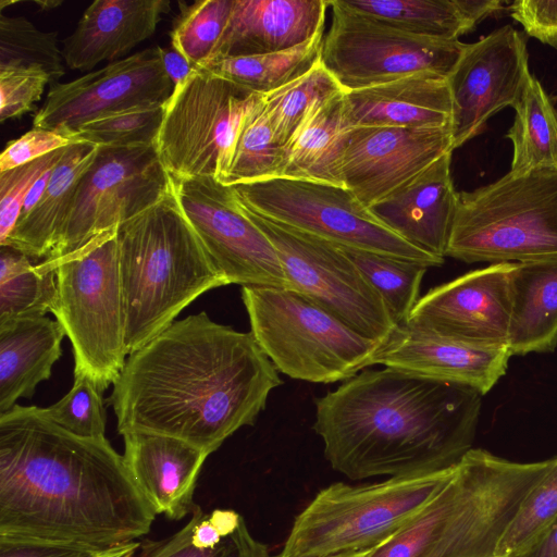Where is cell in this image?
<instances>
[{
    "mask_svg": "<svg viewBox=\"0 0 557 557\" xmlns=\"http://www.w3.org/2000/svg\"><path fill=\"white\" fill-rule=\"evenodd\" d=\"M64 336L60 323L46 315L0 322V414L51 376Z\"/></svg>",
    "mask_w": 557,
    "mask_h": 557,
    "instance_id": "obj_27",
    "label": "cell"
},
{
    "mask_svg": "<svg viewBox=\"0 0 557 557\" xmlns=\"http://www.w3.org/2000/svg\"><path fill=\"white\" fill-rule=\"evenodd\" d=\"M76 144L57 129L33 127L17 139L7 144L0 154V172H4L55 150Z\"/></svg>",
    "mask_w": 557,
    "mask_h": 557,
    "instance_id": "obj_46",
    "label": "cell"
},
{
    "mask_svg": "<svg viewBox=\"0 0 557 557\" xmlns=\"http://www.w3.org/2000/svg\"><path fill=\"white\" fill-rule=\"evenodd\" d=\"M187 523L175 533L160 540H145L134 557H225L231 550L233 541L228 536L210 549L198 548L193 543L194 531L206 515L196 505Z\"/></svg>",
    "mask_w": 557,
    "mask_h": 557,
    "instance_id": "obj_45",
    "label": "cell"
},
{
    "mask_svg": "<svg viewBox=\"0 0 557 557\" xmlns=\"http://www.w3.org/2000/svg\"><path fill=\"white\" fill-rule=\"evenodd\" d=\"M508 349L549 352L557 346V257L513 263Z\"/></svg>",
    "mask_w": 557,
    "mask_h": 557,
    "instance_id": "obj_30",
    "label": "cell"
},
{
    "mask_svg": "<svg viewBox=\"0 0 557 557\" xmlns=\"http://www.w3.org/2000/svg\"><path fill=\"white\" fill-rule=\"evenodd\" d=\"M323 33L324 30L287 50L226 57L199 67L207 69L249 91L267 95L299 78L320 62Z\"/></svg>",
    "mask_w": 557,
    "mask_h": 557,
    "instance_id": "obj_32",
    "label": "cell"
},
{
    "mask_svg": "<svg viewBox=\"0 0 557 557\" xmlns=\"http://www.w3.org/2000/svg\"><path fill=\"white\" fill-rule=\"evenodd\" d=\"M510 357L507 348L472 347L406 324L383 343L375 364L463 385L483 396L506 373Z\"/></svg>",
    "mask_w": 557,
    "mask_h": 557,
    "instance_id": "obj_19",
    "label": "cell"
},
{
    "mask_svg": "<svg viewBox=\"0 0 557 557\" xmlns=\"http://www.w3.org/2000/svg\"><path fill=\"white\" fill-rule=\"evenodd\" d=\"M172 182L186 219L228 284L288 288L276 249L232 186L212 177Z\"/></svg>",
    "mask_w": 557,
    "mask_h": 557,
    "instance_id": "obj_14",
    "label": "cell"
},
{
    "mask_svg": "<svg viewBox=\"0 0 557 557\" xmlns=\"http://www.w3.org/2000/svg\"><path fill=\"white\" fill-rule=\"evenodd\" d=\"M263 101L211 71L195 66L173 89L154 141L174 178L212 177L225 185L247 116Z\"/></svg>",
    "mask_w": 557,
    "mask_h": 557,
    "instance_id": "obj_9",
    "label": "cell"
},
{
    "mask_svg": "<svg viewBox=\"0 0 557 557\" xmlns=\"http://www.w3.org/2000/svg\"><path fill=\"white\" fill-rule=\"evenodd\" d=\"M453 151L450 127H352L343 154L342 182L370 208Z\"/></svg>",
    "mask_w": 557,
    "mask_h": 557,
    "instance_id": "obj_18",
    "label": "cell"
},
{
    "mask_svg": "<svg viewBox=\"0 0 557 557\" xmlns=\"http://www.w3.org/2000/svg\"><path fill=\"white\" fill-rule=\"evenodd\" d=\"M224 539L226 537L222 536L216 527L210 520L209 515L203 516L193 534L194 545L202 549L214 548L219 546Z\"/></svg>",
    "mask_w": 557,
    "mask_h": 557,
    "instance_id": "obj_52",
    "label": "cell"
},
{
    "mask_svg": "<svg viewBox=\"0 0 557 557\" xmlns=\"http://www.w3.org/2000/svg\"><path fill=\"white\" fill-rule=\"evenodd\" d=\"M509 11L529 36L557 49V0H517Z\"/></svg>",
    "mask_w": 557,
    "mask_h": 557,
    "instance_id": "obj_47",
    "label": "cell"
},
{
    "mask_svg": "<svg viewBox=\"0 0 557 557\" xmlns=\"http://www.w3.org/2000/svg\"><path fill=\"white\" fill-rule=\"evenodd\" d=\"M332 22L321 62L344 91L420 73L448 77L467 44L404 32L370 15L327 1Z\"/></svg>",
    "mask_w": 557,
    "mask_h": 557,
    "instance_id": "obj_11",
    "label": "cell"
},
{
    "mask_svg": "<svg viewBox=\"0 0 557 557\" xmlns=\"http://www.w3.org/2000/svg\"><path fill=\"white\" fill-rule=\"evenodd\" d=\"M9 246L0 249V322L52 312L57 299L55 270L32 262Z\"/></svg>",
    "mask_w": 557,
    "mask_h": 557,
    "instance_id": "obj_33",
    "label": "cell"
},
{
    "mask_svg": "<svg viewBox=\"0 0 557 557\" xmlns=\"http://www.w3.org/2000/svg\"><path fill=\"white\" fill-rule=\"evenodd\" d=\"M100 146L87 143L67 147L55 165L37 205L18 218L1 246L16 249L30 259H47L55 249L72 209L77 185L95 161Z\"/></svg>",
    "mask_w": 557,
    "mask_h": 557,
    "instance_id": "obj_29",
    "label": "cell"
},
{
    "mask_svg": "<svg viewBox=\"0 0 557 557\" xmlns=\"http://www.w3.org/2000/svg\"><path fill=\"white\" fill-rule=\"evenodd\" d=\"M283 147L275 139L264 103L245 120L226 180V186L251 184L280 176Z\"/></svg>",
    "mask_w": 557,
    "mask_h": 557,
    "instance_id": "obj_38",
    "label": "cell"
},
{
    "mask_svg": "<svg viewBox=\"0 0 557 557\" xmlns=\"http://www.w3.org/2000/svg\"><path fill=\"white\" fill-rule=\"evenodd\" d=\"M117 243L128 355L197 297L228 285L186 219L173 182L161 200L120 224Z\"/></svg>",
    "mask_w": 557,
    "mask_h": 557,
    "instance_id": "obj_4",
    "label": "cell"
},
{
    "mask_svg": "<svg viewBox=\"0 0 557 557\" xmlns=\"http://www.w3.org/2000/svg\"><path fill=\"white\" fill-rule=\"evenodd\" d=\"M512 108L516 115L506 135L512 143L510 172L557 168V111L532 74Z\"/></svg>",
    "mask_w": 557,
    "mask_h": 557,
    "instance_id": "obj_31",
    "label": "cell"
},
{
    "mask_svg": "<svg viewBox=\"0 0 557 557\" xmlns=\"http://www.w3.org/2000/svg\"><path fill=\"white\" fill-rule=\"evenodd\" d=\"M231 537L233 545L225 557H271L268 547L251 535L244 519Z\"/></svg>",
    "mask_w": 557,
    "mask_h": 557,
    "instance_id": "obj_49",
    "label": "cell"
},
{
    "mask_svg": "<svg viewBox=\"0 0 557 557\" xmlns=\"http://www.w3.org/2000/svg\"><path fill=\"white\" fill-rule=\"evenodd\" d=\"M243 208L276 249L288 289L364 337L384 343L392 335L397 325L382 297L339 246Z\"/></svg>",
    "mask_w": 557,
    "mask_h": 557,
    "instance_id": "obj_12",
    "label": "cell"
},
{
    "mask_svg": "<svg viewBox=\"0 0 557 557\" xmlns=\"http://www.w3.org/2000/svg\"><path fill=\"white\" fill-rule=\"evenodd\" d=\"M173 84L166 75L159 46L148 48L66 83L50 85L34 127L66 135L110 112L149 103H166Z\"/></svg>",
    "mask_w": 557,
    "mask_h": 557,
    "instance_id": "obj_15",
    "label": "cell"
},
{
    "mask_svg": "<svg viewBox=\"0 0 557 557\" xmlns=\"http://www.w3.org/2000/svg\"><path fill=\"white\" fill-rule=\"evenodd\" d=\"M50 78L36 67L0 71V122L18 119L36 109Z\"/></svg>",
    "mask_w": 557,
    "mask_h": 557,
    "instance_id": "obj_44",
    "label": "cell"
},
{
    "mask_svg": "<svg viewBox=\"0 0 557 557\" xmlns=\"http://www.w3.org/2000/svg\"><path fill=\"white\" fill-rule=\"evenodd\" d=\"M233 0H200L183 4L170 33L171 46L195 67L202 65L219 41Z\"/></svg>",
    "mask_w": 557,
    "mask_h": 557,
    "instance_id": "obj_41",
    "label": "cell"
},
{
    "mask_svg": "<svg viewBox=\"0 0 557 557\" xmlns=\"http://www.w3.org/2000/svg\"><path fill=\"white\" fill-rule=\"evenodd\" d=\"M530 74L525 38L511 25L466 45L447 77L454 150L479 135L495 113L513 107Z\"/></svg>",
    "mask_w": 557,
    "mask_h": 557,
    "instance_id": "obj_16",
    "label": "cell"
},
{
    "mask_svg": "<svg viewBox=\"0 0 557 557\" xmlns=\"http://www.w3.org/2000/svg\"><path fill=\"white\" fill-rule=\"evenodd\" d=\"M66 150L67 147L17 168L0 172V245L12 233L34 183L45 171L58 164Z\"/></svg>",
    "mask_w": 557,
    "mask_h": 557,
    "instance_id": "obj_43",
    "label": "cell"
},
{
    "mask_svg": "<svg viewBox=\"0 0 557 557\" xmlns=\"http://www.w3.org/2000/svg\"><path fill=\"white\" fill-rule=\"evenodd\" d=\"M239 202L253 213L341 247L405 259L426 268L444 258L430 255L384 226L342 185L274 177L232 186Z\"/></svg>",
    "mask_w": 557,
    "mask_h": 557,
    "instance_id": "obj_10",
    "label": "cell"
},
{
    "mask_svg": "<svg viewBox=\"0 0 557 557\" xmlns=\"http://www.w3.org/2000/svg\"><path fill=\"white\" fill-rule=\"evenodd\" d=\"M446 257L518 263L557 257V168L509 172L459 193Z\"/></svg>",
    "mask_w": 557,
    "mask_h": 557,
    "instance_id": "obj_6",
    "label": "cell"
},
{
    "mask_svg": "<svg viewBox=\"0 0 557 557\" xmlns=\"http://www.w3.org/2000/svg\"><path fill=\"white\" fill-rule=\"evenodd\" d=\"M55 165H53V166L49 168L47 171H45L41 174V176L34 183V185L29 189L27 197L24 201L20 218L26 215L40 200L44 191L46 190V188L48 186L49 180L52 175V171L55 168Z\"/></svg>",
    "mask_w": 557,
    "mask_h": 557,
    "instance_id": "obj_55",
    "label": "cell"
},
{
    "mask_svg": "<svg viewBox=\"0 0 557 557\" xmlns=\"http://www.w3.org/2000/svg\"><path fill=\"white\" fill-rule=\"evenodd\" d=\"M404 32L443 40H459L471 32L454 0H338Z\"/></svg>",
    "mask_w": 557,
    "mask_h": 557,
    "instance_id": "obj_34",
    "label": "cell"
},
{
    "mask_svg": "<svg viewBox=\"0 0 557 557\" xmlns=\"http://www.w3.org/2000/svg\"><path fill=\"white\" fill-rule=\"evenodd\" d=\"M521 557H557V522Z\"/></svg>",
    "mask_w": 557,
    "mask_h": 557,
    "instance_id": "obj_53",
    "label": "cell"
},
{
    "mask_svg": "<svg viewBox=\"0 0 557 557\" xmlns=\"http://www.w3.org/2000/svg\"><path fill=\"white\" fill-rule=\"evenodd\" d=\"M470 30L488 15L502 9L499 0H454Z\"/></svg>",
    "mask_w": 557,
    "mask_h": 557,
    "instance_id": "obj_51",
    "label": "cell"
},
{
    "mask_svg": "<svg viewBox=\"0 0 557 557\" xmlns=\"http://www.w3.org/2000/svg\"><path fill=\"white\" fill-rule=\"evenodd\" d=\"M351 127L451 128L447 77L420 73L367 88L344 91Z\"/></svg>",
    "mask_w": 557,
    "mask_h": 557,
    "instance_id": "obj_25",
    "label": "cell"
},
{
    "mask_svg": "<svg viewBox=\"0 0 557 557\" xmlns=\"http://www.w3.org/2000/svg\"><path fill=\"white\" fill-rule=\"evenodd\" d=\"M343 91L320 60L299 78L263 95L264 109L277 144L283 147L288 141L315 102Z\"/></svg>",
    "mask_w": 557,
    "mask_h": 557,
    "instance_id": "obj_36",
    "label": "cell"
},
{
    "mask_svg": "<svg viewBox=\"0 0 557 557\" xmlns=\"http://www.w3.org/2000/svg\"><path fill=\"white\" fill-rule=\"evenodd\" d=\"M482 395L385 367L314 399L312 429L332 469L358 481L455 467L472 449Z\"/></svg>",
    "mask_w": 557,
    "mask_h": 557,
    "instance_id": "obj_3",
    "label": "cell"
},
{
    "mask_svg": "<svg viewBox=\"0 0 557 557\" xmlns=\"http://www.w3.org/2000/svg\"><path fill=\"white\" fill-rule=\"evenodd\" d=\"M540 478L535 465L499 457L478 495L426 557H497L503 533Z\"/></svg>",
    "mask_w": 557,
    "mask_h": 557,
    "instance_id": "obj_22",
    "label": "cell"
},
{
    "mask_svg": "<svg viewBox=\"0 0 557 557\" xmlns=\"http://www.w3.org/2000/svg\"><path fill=\"white\" fill-rule=\"evenodd\" d=\"M172 186L154 145L100 147L81 178L59 243L47 259L71 253L161 200Z\"/></svg>",
    "mask_w": 557,
    "mask_h": 557,
    "instance_id": "obj_13",
    "label": "cell"
},
{
    "mask_svg": "<svg viewBox=\"0 0 557 557\" xmlns=\"http://www.w3.org/2000/svg\"><path fill=\"white\" fill-rule=\"evenodd\" d=\"M493 458L484 449H470L428 506L370 557H426L482 488Z\"/></svg>",
    "mask_w": 557,
    "mask_h": 557,
    "instance_id": "obj_26",
    "label": "cell"
},
{
    "mask_svg": "<svg viewBox=\"0 0 557 557\" xmlns=\"http://www.w3.org/2000/svg\"><path fill=\"white\" fill-rule=\"evenodd\" d=\"M122 435L125 462L157 513L171 520L191 513L197 480L209 455L169 435L141 431Z\"/></svg>",
    "mask_w": 557,
    "mask_h": 557,
    "instance_id": "obj_23",
    "label": "cell"
},
{
    "mask_svg": "<svg viewBox=\"0 0 557 557\" xmlns=\"http://www.w3.org/2000/svg\"><path fill=\"white\" fill-rule=\"evenodd\" d=\"M64 63L55 32H42L23 16L0 13V71L40 69L52 85L65 74Z\"/></svg>",
    "mask_w": 557,
    "mask_h": 557,
    "instance_id": "obj_37",
    "label": "cell"
},
{
    "mask_svg": "<svg viewBox=\"0 0 557 557\" xmlns=\"http://www.w3.org/2000/svg\"><path fill=\"white\" fill-rule=\"evenodd\" d=\"M379 547L380 546L364 549V550H359V552H351V553L335 555V556H331V557H370Z\"/></svg>",
    "mask_w": 557,
    "mask_h": 557,
    "instance_id": "obj_57",
    "label": "cell"
},
{
    "mask_svg": "<svg viewBox=\"0 0 557 557\" xmlns=\"http://www.w3.org/2000/svg\"><path fill=\"white\" fill-rule=\"evenodd\" d=\"M341 248L382 297L395 324L406 325L420 299V286L428 268L372 251Z\"/></svg>",
    "mask_w": 557,
    "mask_h": 557,
    "instance_id": "obj_35",
    "label": "cell"
},
{
    "mask_svg": "<svg viewBox=\"0 0 557 557\" xmlns=\"http://www.w3.org/2000/svg\"><path fill=\"white\" fill-rule=\"evenodd\" d=\"M157 515L107 438L74 435L35 406L0 414V540L100 555L148 534Z\"/></svg>",
    "mask_w": 557,
    "mask_h": 557,
    "instance_id": "obj_1",
    "label": "cell"
},
{
    "mask_svg": "<svg viewBox=\"0 0 557 557\" xmlns=\"http://www.w3.org/2000/svg\"><path fill=\"white\" fill-rule=\"evenodd\" d=\"M327 7V0H233L226 26L203 64L297 47L324 30Z\"/></svg>",
    "mask_w": 557,
    "mask_h": 557,
    "instance_id": "obj_21",
    "label": "cell"
},
{
    "mask_svg": "<svg viewBox=\"0 0 557 557\" xmlns=\"http://www.w3.org/2000/svg\"><path fill=\"white\" fill-rule=\"evenodd\" d=\"M447 152L428 169L370 207L387 228L412 246L438 258L446 249L459 205Z\"/></svg>",
    "mask_w": 557,
    "mask_h": 557,
    "instance_id": "obj_20",
    "label": "cell"
},
{
    "mask_svg": "<svg viewBox=\"0 0 557 557\" xmlns=\"http://www.w3.org/2000/svg\"><path fill=\"white\" fill-rule=\"evenodd\" d=\"M210 520L223 537L231 536L238 528L243 517L233 510L216 509L210 515Z\"/></svg>",
    "mask_w": 557,
    "mask_h": 557,
    "instance_id": "obj_54",
    "label": "cell"
},
{
    "mask_svg": "<svg viewBox=\"0 0 557 557\" xmlns=\"http://www.w3.org/2000/svg\"><path fill=\"white\" fill-rule=\"evenodd\" d=\"M44 413L65 431L86 438H106L102 393L86 375H75L70 392Z\"/></svg>",
    "mask_w": 557,
    "mask_h": 557,
    "instance_id": "obj_42",
    "label": "cell"
},
{
    "mask_svg": "<svg viewBox=\"0 0 557 557\" xmlns=\"http://www.w3.org/2000/svg\"><path fill=\"white\" fill-rule=\"evenodd\" d=\"M250 332L277 371L300 381H346L375 364L382 342L364 337L299 293L242 286Z\"/></svg>",
    "mask_w": 557,
    "mask_h": 557,
    "instance_id": "obj_8",
    "label": "cell"
},
{
    "mask_svg": "<svg viewBox=\"0 0 557 557\" xmlns=\"http://www.w3.org/2000/svg\"><path fill=\"white\" fill-rule=\"evenodd\" d=\"M165 103H149L110 112L76 127L65 136L76 144L126 148L154 145Z\"/></svg>",
    "mask_w": 557,
    "mask_h": 557,
    "instance_id": "obj_39",
    "label": "cell"
},
{
    "mask_svg": "<svg viewBox=\"0 0 557 557\" xmlns=\"http://www.w3.org/2000/svg\"><path fill=\"white\" fill-rule=\"evenodd\" d=\"M170 9L169 0L94 1L62 40L65 65L86 71L102 61H117L151 37Z\"/></svg>",
    "mask_w": 557,
    "mask_h": 557,
    "instance_id": "obj_24",
    "label": "cell"
},
{
    "mask_svg": "<svg viewBox=\"0 0 557 557\" xmlns=\"http://www.w3.org/2000/svg\"><path fill=\"white\" fill-rule=\"evenodd\" d=\"M117 228L61 258L44 260L55 270L52 313L71 341L74 376L86 375L101 393L114 383L128 355Z\"/></svg>",
    "mask_w": 557,
    "mask_h": 557,
    "instance_id": "obj_7",
    "label": "cell"
},
{
    "mask_svg": "<svg viewBox=\"0 0 557 557\" xmlns=\"http://www.w3.org/2000/svg\"><path fill=\"white\" fill-rule=\"evenodd\" d=\"M512 265L494 263L430 289L407 324L472 347L508 349Z\"/></svg>",
    "mask_w": 557,
    "mask_h": 557,
    "instance_id": "obj_17",
    "label": "cell"
},
{
    "mask_svg": "<svg viewBox=\"0 0 557 557\" xmlns=\"http://www.w3.org/2000/svg\"><path fill=\"white\" fill-rule=\"evenodd\" d=\"M351 128L344 91L315 102L283 146L278 177L344 186L341 168Z\"/></svg>",
    "mask_w": 557,
    "mask_h": 557,
    "instance_id": "obj_28",
    "label": "cell"
},
{
    "mask_svg": "<svg viewBox=\"0 0 557 557\" xmlns=\"http://www.w3.org/2000/svg\"><path fill=\"white\" fill-rule=\"evenodd\" d=\"M557 522V457L528 492L498 543L497 557H521Z\"/></svg>",
    "mask_w": 557,
    "mask_h": 557,
    "instance_id": "obj_40",
    "label": "cell"
},
{
    "mask_svg": "<svg viewBox=\"0 0 557 557\" xmlns=\"http://www.w3.org/2000/svg\"><path fill=\"white\" fill-rule=\"evenodd\" d=\"M163 69L173 84V89L181 85L193 70V65L172 46L159 47Z\"/></svg>",
    "mask_w": 557,
    "mask_h": 557,
    "instance_id": "obj_50",
    "label": "cell"
},
{
    "mask_svg": "<svg viewBox=\"0 0 557 557\" xmlns=\"http://www.w3.org/2000/svg\"><path fill=\"white\" fill-rule=\"evenodd\" d=\"M282 383L251 332L219 324L202 311L175 320L132 352L108 401L121 435H169L210 455L253 425Z\"/></svg>",
    "mask_w": 557,
    "mask_h": 557,
    "instance_id": "obj_2",
    "label": "cell"
},
{
    "mask_svg": "<svg viewBox=\"0 0 557 557\" xmlns=\"http://www.w3.org/2000/svg\"><path fill=\"white\" fill-rule=\"evenodd\" d=\"M456 466L374 483L327 485L296 516L276 557H331L385 544L428 506Z\"/></svg>",
    "mask_w": 557,
    "mask_h": 557,
    "instance_id": "obj_5",
    "label": "cell"
},
{
    "mask_svg": "<svg viewBox=\"0 0 557 557\" xmlns=\"http://www.w3.org/2000/svg\"><path fill=\"white\" fill-rule=\"evenodd\" d=\"M139 545L140 542L135 541L95 557H134L139 548Z\"/></svg>",
    "mask_w": 557,
    "mask_h": 557,
    "instance_id": "obj_56",
    "label": "cell"
},
{
    "mask_svg": "<svg viewBox=\"0 0 557 557\" xmlns=\"http://www.w3.org/2000/svg\"><path fill=\"white\" fill-rule=\"evenodd\" d=\"M90 552L63 545L0 540V557H95Z\"/></svg>",
    "mask_w": 557,
    "mask_h": 557,
    "instance_id": "obj_48",
    "label": "cell"
}]
</instances>
